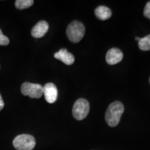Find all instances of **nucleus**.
<instances>
[{"mask_svg": "<svg viewBox=\"0 0 150 150\" xmlns=\"http://www.w3.org/2000/svg\"><path fill=\"white\" fill-rule=\"evenodd\" d=\"M125 111L122 103L120 102H114L110 104L106 110L105 114V119L106 123L110 127H116L119 124L122 115Z\"/></svg>", "mask_w": 150, "mask_h": 150, "instance_id": "nucleus-1", "label": "nucleus"}, {"mask_svg": "<svg viewBox=\"0 0 150 150\" xmlns=\"http://www.w3.org/2000/svg\"><path fill=\"white\" fill-rule=\"evenodd\" d=\"M85 26L79 21H73L67 28L66 33L67 38L71 42H79L83 38L85 34Z\"/></svg>", "mask_w": 150, "mask_h": 150, "instance_id": "nucleus-2", "label": "nucleus"}, {"mask_svg": "<svg viewBox=\"0 0 150 150\" xmlns=\"http://www.w3.org/2000/svg\"><path fill=\"white\" fill-rule=\"evenodd\" d=\"M13 144L17 150H32L35 146V140L31 135L22 134L15 138Z\"/></svg>", "mask_w": 150, "mask_h": 150, "instance_id": "nucleus-3", "label": "nucleus"}, {"mask_svg": "<svg viewBox=\"0 0 150 150\" xmlns=\"http://www.w3.org/2000/svg\"><path fill=\"white\" fill-rule=\"evenodd\" d=\"M90 110V105L86 99L80 98L76 101L72 108V115L77 120H82L87 117Z\"/></svg>", "mask_w": 150, "mask_h": 150, "instance_id": "nucleus-4", "label": "nucleus"}, {"mask_svg": "<svg viewBox=\"0 0 150 150\" xmlns=\"http://www.w3.org/2000/svg\"><path fill=\"white\" fill-rule=\"evenodd\" d=\"M21 93L31 98L39 99L43 95V86L40 84L24 82L21 86Z\"/></svg>", "mask_w": 150, "mask_h": 150, "instance_id": "nucleus-5", "label": "nucleus"}, {"mask_svg": "<svg viewBox=\"0 0 150 150\" xmlns=\"http://www.w3.org/2000/svg\"><path fill=\"white\" fill-rule=\"evenodd\" d=\"M43 95L45 100L50 104H53L58 97V90L53 83H47L43 86Z\"/></svg>", "mask_w": 150, "mask_h": 150, "instance_id": "nucleus-6", "label": "nucleus"}, {"mask_svg": "<svg viewBox=\"0 0 150 150\" xmlns=\"http://www.w3.org/2000/svg\"><path fill=\"white\" fill-rule=\"evenodd\" d=\"M123 59V54L117 48H112L108 50L106 56V61L108 64L115 65L120 63Z\"/></svg>", "mask_w": 150, "mask_h": 150, "instance_id": "nucleus-7", "label": "nucleus"}, {"mask_svg": "<svg viewBox=\"0 0 150 150\" xmlns=\"http://www.w3.org/2000/svg\"><path fill=\"white\" fill-rule=\"evenodd\" d=\"M49 29V24L45 20H41L35 24L31 30V35L35 38H40L44 36Z\"/></svg>", "mask_w": 150, "mask_h": 150, "instance_id": "nucleus-8", "label": "nucleus"}, {"mask_svg": "<svg viewBox=\"0 0 150 150\" xmlns=\"http://www.w3.org/2000/svg\"><path fill=\"white\" fill-rule=\"evenodd\" d=\"M54 58L63 62L65 65H70L74 63V56L70 53L66 49H61L59 52L54 54Z\"/></svg>", "mask_w": 150, "mask_h": 150, "instance_id": "nucleus-9", "label": "nucleus"}, {"mask_svg": "<svg viewBox=\"0 0 150 150\" xmlns=\"http://www.w3.org/2000/svg\"><path fill=\"white\" fill-rule=\"evenodd\" d=\"M95 14L101 20H106L109 19L112 16V12L109 8L104 6H99L95 9Z\"/></svg>", "mask_w": 150, "mask_h": 150, "instance_id": "nucleus-10", "label": "nucleus"}, {"mask_svg": "<svg viewBox=\"0 0 150 150\" xmlns=\"http://www.w3.org/2000/svg\"><path fill=\"white\" fill-rule=\"evenodd\" d=\"M138 47L140 50L142 51L150 50V35H148L144 38H140L138 41Z\"/></svg>", "mask_w": 150, "mask_h": 150, "instance_id": "nucleus-11", "label": "nucleus"}, {"mask_svg": "<svg viewBox=\"0 0 150 150\" xmlns=\"http://www.w3.org/2000/svg\"><path fill=\"white\" fill-rule=\"evenodd\" d=\"M34 3L33 0H17L16 1V6L18 9H25L31 6Z\"/></svg>", "mask_w": 150, "mask_h": 150, "instance_id": "nucleus-12", "label": "nucleus"}, {"mask_svg": "<svg viewBox=\"0 0 150 150\" xmlns=\"http://www.w3.org/2000/svg\"><path fill=\"white\" fill-rule=\"evenodd\" d=\"M9 44V39L2 33V31L0 29V45H8Z\"/></svg>", "mask_w": 150, "mask_h": 150, "instance_id": "nucleus-13", "label": "nucleus"}, {"mask_svg": "<svg viewBox=\"0 0 150 150\" xmlns=\"http://www.w3.org/2000/svg\"><path fill=\"white\" fill-rule=\"evenodd\" d=\"M144 16L150 20V1H148L144 9Z\"/></svg>", "mask_w": 150, "mask_h": 150, "instance_id": "nucleus-14", "label": "nucleus"}, {"mask_svg": "<svg viewBox=\"0 0 150 150\" xmlns=\"http://www.w3.org/2000/svg\"><path fill=\"white\" fill-rule=\"evenodd\" d=\"M4 106V102L2 97H1V94H0V110L3 109Z\"/></svg>", "mask_w": 150, "mask_h": 150, "instance_id": "nucleus-15", "label": "nucleus"}, {"mask_svg": "<svg viewBox=\"0 0 150 150\" xmlns=\"http://www.w3.org/2000/svg\"><path fill=\"white\" fill-rule=\"evenodd\" d=\"M140 39V38H139V37H136V40L137 41H138H138H139Z\"/></svg>", "mask_w": 150, "mask_h": 150, "instance_id": "nucleus-16", "label": "nucleus"}, {"mask_svg": "<svg viewBox=\"0 0 150 150\" xmlns=\"http://www.w3.org/2000/svg\"><path fill=\"white\" fill-rule=\"evenodd\" d=\"M149 82H150V78H149Z\"/></svg>", "mask_w": 150, "mask_h": 150, "instance_id": "nucleus-17", "label": "nucleus"}]
</instances>
